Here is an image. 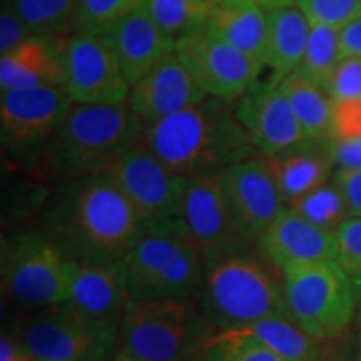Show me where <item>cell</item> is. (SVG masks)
I'll return each instance as SVG.
<instances>
[{
    "mask_svg": "<svg viewBox=\"0 0 361 361\" xmlns=\"http://www.w3.org/2000/svg\"><path fill=\"white\" fill-rule=\"evenodd\" d=\"M142 144L180 176L221 174L261 157L236 112V101H204L147 124Z\"/></svg>",
    "mask_w": 361,
    "mask_h": 361,
    "instance_id": "cell-2",
    "label": "cell"
},
{
    "mask_svg": "<svg viewBox=\"0 0 361 361\" xmlns=\"http://www.w3.org/2000/svg\"><path fill=\"white\" fill-rule=\"evenodd\" d=\"M178 219L204 264L247 250L234 224L221 174L189 179Z\"/></svg>",
    "mask_w": 361,
    "mask_h": 361,
    "instance_id": "cell-12",
    "label": "cell"
},
{
    "mask_svg": "<svg viewBox=\"0 0 361 361\" xmlns=\"http://www.w3.org/2000/svg\"><path fill=\"white\" fill-rule=\"evenodd\" d=\"M331 141V139H329ZM333 156L340 168H361V137L356 141L335 142L331 141Z\"/></svg>",
    "mask_w": 361,
    "mask_h": 361,
    "instance_id": "cell-39",
    "label": "cell"
},
{
    "mask_svg": "<svg viewBox=\"0 0 361 361\" xmlns=\"http://www.w3.org/2000/svg\"><path fill=\"white\" fill-rule=\"evenodd\" d=\"M124 263L135 301H196L204 276V261L179 219L147 228Z\"/></svg>",
    "mask_w": 361,
    "mask_h": 361,
    "instance_id": "cell-6",
    "label": "cell"
},
{
    "mask_svg": "<svg viewBox=\"0 0 361 361\" xmlns=\"http://www.w3.org/2000/svg\"><path fill=\"white\" fill-rule=\"evenodd\" d=\"M279 89L290 101L293 111L308 139H331L335 102L326 90L295 71L283 79Z\"/></svg>",
    "mask_w": 361,
    "mask_h": 361,
    "instance_id": "cell-25",
    "label": "cell"
},
{
    "mask_svg": "<svg viewBox=\"0 0 361 361\" xmlns=\"http://www.w3.org/2000/svg\"><path fill=\"white\" fill-rule=\"evenodd\" d=\"M335 263L345 271L353 286H361V218H348L336 229Z\"/></svg>",
    "mask_w": 361,
    "mask_h": 361,
    "instance_id": "cell-34",
    "label": "cell"
},
{
    "mask_svg": "<svg viewBox=\"0 0 361 361\" xmlns=\"http://www.w3.org/2000/svg\"><path fill=\"white\" fill-rule=\"evenodd\" d=\"M288 207L295 209L310 223L329 229V231H336L338 226L350 218L345 197L335 183H326L313 189L300 200L293 201Z\"/></svg>",
    "mask_w": 361,
    "mask_h": 361,
    "instance_id": "cell-31",
    "label": "cell"
},
{
    "mask_svg": "<svg viewBox=\"0 0 361 361\" xmlns=\"http://www.w3.org/2000/svg\"><path fill=\"white\" fill-rule=\"evenodd\" d=\"M176 54L209 97L238 101L255 84L258 72L245 54L202 24L176 40Z\"/></svg>",
    "mask_w": 361,
    "mask_h": 361,
    "instance_id": "cell-11",
    "label": "cell"
},
{
    "mask_svg": "<svg viewBox=\"0 0 361 361\" xmlns=\"http://www.w3.org/2000/svg\"><path fill=\"white\" fill-rule=\"evenodd\" d=\"M32 34L74 35L78 32L79 0H11Z\"/></svg>",
    "mask_w": 361,
    "mask_h": 361,
    "instance_id": "cell-28",
    "label": "cell"
},
{
    "mask_svg": "<svg viewBox=\"0 0 361 361\" xmlns=\"http://www.w3.org/2000/svg\"><path fill=\"white\" fill-rule=\"evenodd\" d=\"M104 174L128 197L146 229L179 218L189 178L168 168L142 142Z\"/></svg>",
    "mask_w": 361,
    "mask_h": 361,
    "instance_id": "cell-10",
    "label": "cell"
},
{
    "mask_svg": "<svg viewBox=\"0 0 361 361\" xmlns=\"http://www.w3.org/2000/svg\"><path fill=\"white\" fill-rule=\"evenodd\" d=\"M361 137V99L335 102L333 137L335 142L356 141Z\"/></svg>",
    "mask_w": 361,
    "mask_h": 361,
    "instance_id": "cell-36",
    "label": "cell"
},
{
    "mask_svg": "<svg viewBox=\"0 0 361 361\" xmlns=\"http://www.w3.org/2000/svg\"><path fill=\"white\" fill-rule=\"evenodd\" d=\"M117 331L62 303L44 308L30 322L25 346L37 361H111Z\"/></svg>",
    "mask_w": 361,
    "mask_h": 361,
    "instance_id": "cell-9",
    "label": "cell"
},
{
    "mask_svg": "<svg viewBox=\"0 0 361 361\" xmlns=\"http://www.w3.org/2000/svg\"><path fill=\"white\" fill-rule=\"evenodd\" d=\"M348 206L350 218H361V168H340L333 176Z\"/></svg>",
    "mask_w": 361,
    "mask_h": 361,
    "instance_id": "cell-38",
    "label": "cell"
},
{
    "mask_svg": "<svg viewBox=\"0 0 361 361\" xmlns=\"http://www.w3.org/2000/svg\"><path fill=\"white\" fill-rule=\"evenodd\" d=\"M310 29V20L298 6L268 12V54L264 71L259 74V78L268 75L264 85L278 87L283 79L298 71L308 44Z\"/></svg>",
    "mask_w": 361,
    "mask_h": 361,
    "instance_id": "cell-24",
    "label": "cell"
},
{
    "mask_svg": "<svg viewBox=\"0 0 361 361\" xmlns=\"http://www.w3.org/2000/svg\"><path fill=\"white\" fill-rule=\"evenodd\" d=\"M72 35L34 34L0 56V90L62 85Z\"/></svg>",
    "mask_w": 361,
    "mask_h": 361,
    "instance_id": "cell-19",
    "label": "cell"
},
{
    "mask_svg": "<svg viewBox=\"0 0 361 361\" xmlns=\"http://www.w3.org/2000/svg\"><path fill=\"white\" fill-rule=\"evenodd\" d=\"M341 59L361 57V17L340 30Z\"/></svg>",
    "mask_w": 361,
    "mask_h": 361,
    "instance_id": "cell-40",
    "label": "cell"
},
{
    "mask_svg": "<svg viewBox=\"0 0 361 361\" xmlns=\"http://www.w3.org/2000/svg\"><path fill=\"white\" fill-rule=\"evenodd\" d=\"M111 361H129V360L123 358V356H117V355H114V356H112V360H111Z\"/></svg>",
    "mask_w": 361,
    "mask_h": 361,
    "instance_id": "cell-43",
    "label": "cell"
},
{
    "mask_svg": "<svg viewBox=\"0 0 361 361\" xmlns=\"http://www.w3.org/2000/svg\"><path fill=\"white\" fill-rule=\"evenodd\" d=\"M79 264L123 261L146 233L128 197L106 174L61 180L45 206L42 229Z\"/></svg>",
    "mask_w": 361,
    "mask_h": 361,
    "instance_id": "cell-1",
    "label": "cell"
},
{
    "mask_svg": "<svg viewBox=\"0 0 361 361\" xmlns=\"http://www.w3.org/2000/svg\"><path fill=\"white\" fill-rule=\"evenodd\" d=\"M0 361H37V358L30 353L25 343L20 345L12 336L2 335L0 338Z\"/></svg>",
    "mask_w": 361,
    "mask_h": 361,
    "instance_id": "cell-41",
    "label": "cell"
},
{
    "mask_svg": "<svg viewBox=\"0 0 361 361\" xmlns=\"http://www.w3.org/2000/svg\"><path fill=\"white\" fill-rule=\"evenodd\" d=\"M360 360H361V331H360Z\"/></svg>",
    "mask_w": 361,
    "mask_h": 361,
    "instance_id": "cell-44",
    "label": "cell"
},
{
    "mask_svg": "<svg viewBox=\"0 0 361 361\" xmlns=\"http://www.w3.org/2000/svg\"><path fill=\"white\" fill-rule=\"evenodd\" d=\"M358 361H361V360H358Z\"/></svg>",
    "mask_w": 361,
    "mask_h": 361,
    "instance_id": "cell-45",
    "label": "cell"
},
{
    "mask_svg": "<svg viewBox=\"0 0 361 361\" xmlns=\"http://www.w3.org/2000/svg\"><path fill=\"white\" fill-rule=\"evenodd\" d=\"M310 24L329 25L343 29L361 17V0H300Z\"/></svg>",
    "mask_w": 361,
    "mask_h": 361,
    "instance_id": "cell-33",
    "label": "cell"
},
{
    "mask_svg": "<svg viewBox=\"0 0 361 361\" xmlns=\"http://www.w3.org/2000/svg\"><path fill=\"white\" fill-rule=\"evenodd\" d=\"M30 35H34L32 30L20 19L11 0H4L0 13V56L11 52Z\"/></svg>",
    "mask_w": 361,
    "mask_h": 361,
    "instance_id": "cell-37",
    "label": "cell"
},
{
    "mask_svg": "<svg viewBox=\"0 0 361 361\" xmlns=\"http://www.w3.org/2000/svg\"><path fill=\"white\" fill-rule=\"evenodd\" d=\"M71 107L62 85L6 90L0 96L2 144L17 157L34 156L39 161L45 141Z\"/></svg>",
    "mask_w": 361,
    "mask_h": 361,
    "instance_id": "cell-13",
    "label": "cell"
},
{
    "mask_svg": "<svg viewBox=\"0 0 361 361\" xmlns=\"http://www.w3.org/2000/svg\"><path fill=\"white\" fill-rule=\"evenodd\" d=\"M234 224L245 241H258L284 209L281 192L264 157L238 162L221 173Z\"/></svg>",
    "mask_w": 361,
    "mask_h": 361,
    "instance_id": "cell-15",
    "label": "cell"
},
{
    "mask_svg": "<svg viewBox=\"0 0 361 361\" xmlns=\"http://www.w3.org/2000/svg\"><path fill=\"white\" fill-rule=\"evenodd\" d=\"M214 333L196 301L129 298L114 355L129 361H197Z\"/></svg>",
    "mask_w": 361,
    "mask_h": 361,
    "instance_id": "cell-5",
    "label": "cell"
},
{
    "mask_svg": "<svg viewBox=\"0 0 361 361\" xmlns=\"http://www.w3.org/2000/svg\"><path fill=\"white\" fill-rule=\"evenodd\" d=\"M101 37L114 51L130 85L176 52V39L156 24L146 11V4Z\"/></svg>",
    "mask_w": 361,
    "mask_h": 361,
    "instance_id": "cell-20",
    "label": "cell"
},
{
    "mask_svg": "<svg viewBox=\"0 0 361 361\" xmlns=\"http://www.w3.org/2000/svg\"><path fill=\"white\" fill-rule=\"evenodd\" d=\"M283 295L288 316L318 341L343 336L355 319V286L335 261L284 271Z\"/></svg>",
    "mask_w": 361,
    "mask_h": 361,
    "instance_id": "cell-7",
    "label": "cell"
},
{
    "mask_svg": "<svg viewBox=\"0 0 361 361\" xmlns=\"http://www.w3.org/2000/svg\"><path fill=\"white\" fill-rule=\"evenodd\" d=\"M256 243L261 256L281 273L298 266L335 261L338 252L335 231L310 223L288 206Z\"/></svg>",
    "mask_w": 361,
    "mask_h": 361,
    "instance_id": "cell-17",
    "label": "cell"
},
{
    "mask_svg": "<svg viewBox=\"0 0 361 361\" xmlns=\"http://www.w3.org/2000/svg\"><path fill=\"white\" fill-rule=\"evenodd\" d=\"M246 2L255 4V6L261 7L263 11L269 12V11H276V8L298 6V2H300V0H246Z\"/></svg>",
    "mask_w": 361,
    "mask_h": 361,
    "instance_id": "cell-42",
    "label": "cell"
},
{
    "mask_svg": "<svg viewBox=\"0 0 361 361\" xmlns=\"http://www.w3.org/2000/svg\"><path fill=\"white\" fill-rule=\"evenodd\" d=\"M144 4L146 0H79L78 32L107 34Z\"/></svg>",
    "mask_w": 361,
    "mask_h": 361,
    "instance_id": "cell-32",
    "label": "cell"
},
{
    "mask_svg": "<svg viewBox=\"0 0 361 361\" xmlns=\"http://www.w3.org/2000/svg\"><path fill=\"white\" fill-rule=\"evenodd\" d=\"M236 112L252 146L264 159L308 139L279 85H252L236 101Z\"/></svg>",
    "mask_w": 361,
    "mask_h": 361,
    "instance_id": "cell-16",
    "label": "cell"
},
{
    "mask_svg": "<svg viewBox=\"0 0 361 361\" xmlns=\"http://www.w3.org/2000/svg\"><path fill=\"white\" fill-rule=\"evenodd\" d=\"M340 30L336 27L311 24L308 44L298 72L311 82L326 90L341 62Z\"/></svg>",
    "mask_w": 361,
    "mask_h": 361,
    "instance_id": "cell-27",
    "label": "cell"
},
{
    "mask_svg": "<svg viewBox=\"0 0 361 361\" xmlns=\"http://www.w3.org/2000/svg\"><path fill=\"white\" fill-rule=\"evenodd\" d=\"M218 0H146V11L157 25L178 40L188 30L206 24Z\"/></svg>",
    "mask_w": 361,
    "mask_h": 361,
    "instance_id": "cell-29",
    "label": "cell"
},
{
    "mask_svg": "<svg viewBox=\"0 0 361 361\" xmlns=\"http://www.w3.org/2000/svg\"><path fill=\"white\" fill-rule=\"evenodd\" d=\"M243 329H247L284 361H323L322 341L303 331L288 314L268 316Z\"/></svg>",
    "mask_w": 361,
    "mask_h": 361,
    "instance_id": "cell-26",
    "label": "cell"
},
{
    "mask_svg": "<svg viewBox=\"0 0 361 361\" xmlns=\"http://www.w3.org/2000/svg\"><path fill=\"white\" fill-rule=\"evenodd\" d=\"M266 161L288 206L326 184L336 164L329 139H305Z\"/></svg>",
    "mask_w": 361,
    "mask_h": 361,
    "instance_id": "cell-22",
    "label": "cell"
},
{
    "mask_svg": "<svg viewBox=\"0 0 361 361\" xmlns=\"http://www.w3.org/2000/svg\"><path fill=\"white\" fill-rule=\"evenodd\" d=\"M79 266L42 231L20 233L4 241V293L30 308L62 305L69 300Z\"/></svg>",
    "mask_w": 361,
    "mask_h": 361,
    "instance_id": "cell-8",
    "label": "cell"
},
{
    "mask_svg": "<svg viewBox=\"0 0 361 361\" xmlns=\"http://www.w3.org/2000/svg\"><path fill=\"white\" fill-rule=\"evenodd\" d=\"M333 102L361 99V57H345L336 67L328 87Z\"/></svg>",
    "mask_w": 361,
    "mask_h": 361,
    "instance_id": "cell-35",
    "label": "cell"
},
{
    "mask_svg": "<svg viewBox=\"0 0 361 361\" xmlns=\"http://www.w3.org/2000/svg\"><path fill=\"white\" fill-rule=\"evenodd\" d=\"M197 308L218 331L243 329L274 314H288L283 288L247 250L204 264Z\"/></svg>",
    "mask_w": 361,
    "mask_h": 361,
    "instance_id": "cell-4",
    "label": "cell"
},
{
    "mask_svg": "<svg viewBox=\"0 0 361 361\" xmlns=\"http://www.w3.org/2000/svg\"><path fill=\"white\" fill-rule=\"evenodd\" d=\"M197 361H284L247 329L218 331Z\"/></svg>",
    "mask_w": 361,
    "mask_h": 361,
    "instance_id": "cell-30",
    "label": "cell"
},
{
    "mask_svg": "<svg viewBox=\"0 0 361 361\" xmlns=\"http://www.w3.org/2000/svg\"><path fill=\"white\" fill-rule=\"evenodd\" d=\"M128 300V268L123 259L109 264H80L66 303L92 322L119 328Z\"/></svg>",
    "mask_w": 361,
    "mask_h": 361,
    "instance_id": "cell-21",
    "label": "cell"
},
{
    "mask_svg": "<svg viewBox=\"0 0 361 361\" xmlns=\"http://www.w3.org/2000/svg\"><path fill=\"white\" fill-rule=\"evenodd\" d=\"M206 24L216 35L245 54L259 78L268 54V12L246 0H218Z\"/></svg>",
    "mask_w": 361,
    "mask_h": 361,
    "instance_id": "cell-23",
    "label": "cell"
},
{
    "mask_svg": "<svg viewBox=\"0 0 361 361\" xmlns=\"http://www.w3.org/2000/svg\"><path fill=\"white\" fill-rule=\"evenodd\" d=\"M64 89L72 104L117 106L128 104L130 84L106 39L75 32L67 47Z\"/></svg>",
    "mask_w": 361,
    "mask_h": 361,
    "instance_id": "cell-14",
    "label": "cell"
},
{
    "mask_svg": "<svg viewBox=\"0 0 361 361\" xmlns=\"http://www.w3.org/2000/svg\"><path fill=\"white\" fill-rule=\"evenodd\" d=\"M209 97L173 52L130 85L128 106L146 124L168 117Z\"/></svg>",
    "mask_w": 361,
    "mask_h": 361,
    "instance_id": "cell-18",
    "label": "cell"
},
{
    "mask_svg": "<svg viewBox=\"0 0 361 361\" xmlns=\"http://www.w3.org/2000/svg\"><path fill=\"white\" fill-rule=\"evenodd\" d=\"M146 128L128 104H72L40 151V168L61 180L104 174L142 142Z\"/></svg>",
    "mask_w": 361,
    "mask_h": 361,
    "instance_id": "cell-3",
    "label": "cell"
}]
</instances>
